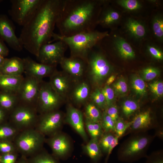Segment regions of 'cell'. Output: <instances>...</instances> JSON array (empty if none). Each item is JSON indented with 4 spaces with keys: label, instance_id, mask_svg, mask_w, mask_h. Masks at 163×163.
<instances>
[{
    "label": "cell",
    "instance_id": "44",
    "mask_svg": "<svg viewBox=\"0 0 163 163\" xmlns=\"http://www.w3.org/2000/svg\"><path fill=\"white\" fill-rule=\"evenodd\" d=\"M18 155L15 152L3 154L1 157V163H16Z\"/></svg>",
    "mask_w": 163,
    "mask_h": 163
},
{
    "label": "cell",
    "instance_id": "14",
    "mask_svg": "<svg viewBox=\"0 0 163 163\" xmlns=\"http://www.w3.org/2000/svg\"><path fill=\"white\" fill-rule=\"evenodd\" d=\"M59 64L64 72L70 77L76 79L82 76L87 66V62L85 60L72 56L64 57Z\"/></svg>",
    "mask_w": 163,
    "mask_h": 163
},
{
    "label": "cell",
    "instance_id": "34",
    "mask_svg": "<svg viewBox=\"0 0 163 163\" xmlns=\"http://www.w3.org/2000/svg\"><path fill=\"white\" fill-rule=\"evenodd\" d=\"M138 108V105L135 101L127 100L123 103L122 106V111L125 115L126 117L130 116Z\"/></svg>",
    "mask_w": 163,
    "mask_h": 163
},
{
    "label": "cell",
    "instance_id": "13",
    "mask_svg": "<svg viewBox=\"0 0 163 163\" xmlns=\"http://www.w3.org/2000/svg\"><path fill=\"white\" fill-rule=\"evenodd\" d=\"M24 72L26 75L32 77L40 80L50 76L56 69L55 66L37 62L29 57L23 59Z\"/></svg>",
    "mask_w": 163,
    "mask_h": 163
},
{
    "label": "cell",
    "instance_id": "19",
    "mask_svg": "<svg viewBox=\"0 0 163 163\" xmlns=\"http://www.w3.org/2000/svg\"><path fill=\"white\" fill-rule=\"evenodd\" d=\"M24 77L0 74V90L16 93Z\"/></svg>",
    "mask_w": 163,
    "mask_h": 163
},
{
    "label": "cell",
    "instance_id": "40",
    "mask_svg": "<svg viewBox=\"0 0 163 163\" xmlns=\"http://www.w3.org/2000/svg\"><path fill=\"white\" fill-rule=\"evenodd\" d=\"M118 2L122 7L129 10H136L141 6L139 2L136 0H122Z\"/></svg>",
    "mask_w": 163,
    "mask_h": 163
},
{
    "label": "cell",
    "instance_id": "31",
    "mask_svg": "<svg viewBox=\"0 0 163 163\" xmlns=\"http://www.w3.org/2000/svg\"><path fill=\"white\" fill-rule=\"evenodd\" d=\"M86 120V128L91 138L97 139L102 133V127L101 124L98 123Z\"/></svg>",
    "mask_w": 163,
    "mask_h": 163
},
{
    "label": "cell",
    "instance_id": "37",
    "mask_svg": "<svg viewBox=\"0 0 163 163\" xmlns=\"http://www.w3.org/2000/svg\"><path fill=\"white\" fill-rule=\"evenodd\" d=\"M153 29L155 35L160 38L163 36V21L161 18H157L154 20Z\"/></svg>",
    "mask_w": 163,
    "mask_h": 163
},
{
    "label": "cell",
    "instance_id": "30",
    "mask_svg": "<svg viewBox=\"0 0 163 163\" xmlns=\"http://www.w3.org/2000/svg\"><path fill=\"white\" fill-rule=\"evenodd\" d=\"M29 163H59L52 156L40 151L27 160Z\"/></svg>",
    "mask_w": 163,
    "mask_h": 163
},
{
    "label": "cell",
    "instance_id": "16",
    "mask_svg": "<svg viewBox=\"0 0 163 163\" xmlns=\"http://www.w3.org/2000/svg\"><path fill=\"white\" fill-rule=\"evenodd\" d=\"M66 119L68 123L85 141L88 137L85 129L82 113L81 111L73 106L67 107Z\"/></svg>",
    "mask_w": 163,
    "mask_h": 163
},
{
    "label": "cell",
    "instance_id": "5",
    "mask_svg": "<svg viewBox=\"0 0 163 163\" xmlns=\"http://www.w3.org/2000/svg\"><path fill=\"white\" fill-rule=\"evenodd\" d=\"M43 0H11L9 11L12 19L23 27L33 17Z\"/></svg>",
    "mask_w": 163,
    "mask_h": 163
},
{
    "label": "cell",
    "instance_id": "42",
    "mask_svg": "<svg viewBox=\"0 0 163 163\" xmlns=\"http://www.w3.org/2000/svg\"><path fill=\"white\" fill-rule=\"evenodd\" d=\"M159 74V71L157 69L152 67L144 69L142 72L143 78L147 81H150L155 78Z\"/></svg>",
    "mask_w": 163,
    "mask_h": 163
},
{
    "label": "cell",
    "instance_id": "35",
    "mask_svg": "<svg viewBox=\"0 0 163 163\" xmlns=\"http://www.w3.org/2000/svg\"><path fill=\"white\" fill-rule=\"evenodd\" d=\"M115 122L106 113L104 115L101 126L106 132L115 131Z\"/></svg>",
    "mask_w": 163,
    "mask_h": 163
},
{
    "label": "cell",
    "instance_id": "32",
    "mask_svg": "<svg viewBox=\"0 0 163 163\" xmlns=\"http://www.w3.org/2000/svg\"><path fill=\"white\" fill-rule=\"evenodd\" d=\"M132 85L137 94L143 95L146 93L145 84L141 78L137 77L134 78L132 81Z\"/></svg>",
    "mask_w": 163,
    "mask_h": 163
},
{
    "label": "cell",
    "instance_id": "20",
    "mask_svg": "<svg viewBox=\"0 0 163 163\" xmlns=\"http://www.w3.org/2000/svg\"><path fill=\"white\" fill-rule=\"evenodd\" d=\"M148 142V139L145 137L135 138L129 142L124 149L123 154L125 156L135 155L142 151Z\"/></svg>",
    "mask_w": 163,
    "mask_h": 163
},
{
    "label": "cell",
    "instance_id": "43",
    "mask_svg": "<svg viewBox=\"0 0 163 163\" xmlns=\"http://www.w3.org/2000/svg\"><path fill=\"white\" fill-rule=\"evenodd\" d=\"M151 91L158 97L163 95V83L162 82L157 81L149 85Z\"/></svg>",
    "mask_w": 163,
    "mask_h": 163
},
{
    "label": "cell",
    "instance_id": "49",
    "mask_svg": "<svg viewBox=\"0 0 163 163\" xmlns=\"http://www.w3.org/2000/svg\"><path fill=\"white\" fill-rule=\"evenodd\" d=\"M118 138L119 137L116 136H114V138L113 139L107 152V157H109L113 149L118 144Z\"/></svg>",
    "mask_w": 163,
    "mask_h": 163
},
{
    "label": "cell",
    "instance_id": "17",
    "mask_svg": "<svg viewBox=\"0 0 163 163\" xmlns=\"http://www.w3.org/2000/svg\"><path fill=\"white\" fill-rule=\"evenodd\" d=\"M24 72V62L23 59L14 56L5 58L0 67V74L5 75L18 76L22 75Z\"/></svg>",
    "mask_w": 163,
    "mask_h": 163
},
{
    "label": "cell",
    "instance_id": "36",
    "mask_svg": "<svg viewBox=\"0 0 163 163\" xmlns=\"http://www.w3.org/2000/svg\"><path fill=\"white\" fill-rule=\"evenodd\" d=\"M114 136L112 134L108 133L105 135L101 139L99 142V145L103 152H107L111 142Z\"/></svg>",
    "mask_w": 163,
    "mask_h": 163
},
{
    "label": "cell",
    "instance_id": "45",
    "mask_svg": "<svg viewBox=\"0 0 163 163\" xmlns=\"http://www.w3.org/2000/svg\"><path fill=\"white\" fill-rule=\"evenodd\" d=\"M113 86L117 92L120 93H124L127 91V85L123 79H120L113 85Z\"/></svg>",
    "mask_w": 163,
    "mask_h": 163
},
{
    "label": "cell",
    "instance_id": "29",
    "mask_svg": "<svg viewBox=\"0 0 163 163\" xmlns=\"http://www.w3.org/2000/svg\"><path fill=\"white\" fill-rule=\"evenodd\" d=\"M86 120L90 122L98 123L101 119L100 110L94 103H89L85 108Z\"/></svg>",
    "mask_w": 163,
    "mask_h": 163
},
{
    "label": "cell",
    "instance_id": "55",
    "mask_svg": "<svg viewBox=\"0 0 163 163\" xmlns=\"http://www.w3.org/2000/svg\"><path fill=\"white\" fill-rule=\"evenodd\" d=\"M1 156L0 155V163H1Z\"/></svg>",
    "mask_w": 163,
    "mask_h": 163
},
{
    "label": "cell",
    "instance_id": "8",
    "mask_svg": "<svg viewBox=\"0 0 163 163\" xmlns=\"http://www.w3.org/2000/svg\"><path fill=\"white\" fill-rule=\"evenodd\" d=\"M43 80L27 75L24 77L16 93L19 104L36 109L40 85Z\"/></svg>",
    "mask_w": 163,
    "mask_h": 163
},
{
    "label": "cell",
    "instance_id": "11",
    "mask_svg": "<svg viewBox=\"0 0 163 163\" xmlns=\"http://www.w3.org/2000/svg\"><path fill=\"white\" fill-rule=\"evenodd\" d=\"M63 118L62 113L57 110L40 114L36 129L44 135L53 134L61 126Z\"/></svg>",
    "mask_w": 163,
    "mask_h": 163
},
{
    "label": "cell",
    "instance_id": "53",
    "mask_svg": "<svg viewBox=\"0 0 163 163\" xmlns=\"http://www.w3.org/2000/svg\"><path fill=\"white\" fill-rule=\"evenodd\" d=\"M5 58L0 55V67L3 63Z\"/></svg>",
    "mask_w": 163,
    "mask_h": 163
},
{
    "label": "cell",
    "instance_id": "48",
    "mask_svg": "<svg viewBox=\"0 0 163 163\" xmlns=\"http://www.w3.org/2000/svg\"><path fill=\"white\" fill-rule=\"evenodd\" d=\"M3 41L0 39V55L5 58L8 55L9 50Z\"/></svg>",
    "mask_w": 163,
    "mask_h": 163
},
{
    "label": "cell",
    "instance_id": "7",
    "mask_svg": "<svg viewBox=\"0 0 163 163\" xmlns=\"http://www.w3.org/2000/svg\"><path fill=\"white\" fill-rule=\"evenodd\" d=\"M63 99L53 89L49 82H41L36 106L40 114L57 110Z\"/></svg>",
    "mask_w": 163,
    "mask_h": 163
},
{
    "label": "cell",
    "instance_id": "2",
    "mask_svg": "<svg viewBox=\"0 0 163 163\" xmlns=\"http://www.w3.org/2000/svg\"><path fill=\"white\" fill-rule=\"evenodd\" d=\"M101 2L94 0H65L56 23L59 35L69 37L94 30L98 23V7Z\"/></svg>",
    "mask_w": 163,
    "mask_h": 163
},
{
    "label": "cell",
    "instance_id": "12",
    "mask_svg": "<svg viewBox=\"0 0 163 163\" xmlns=\"http://www.w3.org/2000/svg\"><path fill=\"white\" fill-rule=\"evenodd\" d=\"M0 39L5 41L13 50L21 51L23 48L19 37L16 35L12 22L6 16L0 15Z\"/></svg>",
    "mask_w": 163,
    "mask_h": 163
},
{
    "label": "cell",
    "instance_id": "25",
    "mask_svg": "<svg viewBox=\"0 0 163 163\" xmlns=\"http://www.w3.org/2000/svg\"><path fill=\"white\" fill-rule=\"evenodd\" d=\"M116 45L120 54L123 58L132 59L135 57V54L131 46L123 39H117Z\"/></svg>",
    "mask_w": 163,
    "mask_h": 163
},
{
    "label": "cell",
    "instance_id": "3",
    "mask_svg": "<svg viewBox=\"0 0 163 163\" xmlns=\"http://www.w3.org/2000/svg\"><path fill=\"white\" fill-rule=\"evenodd\" d=\"M108 35L107 32H101L93 30L78 34L69 37H63L54 33L51 42L61 40L70 49L71 56L81 58L86 62L88 57L96 44Z\"/></svg>",
    "mask_w": 163,
    "mask_h": 163
},
{
    "label": "cell",
    "instance_id": "33",
    "mask_svg": "<svg viewBox=\"0 0 163 163\" xmlns=\"http://www.w3.org/2000/svg\"><path fill=\"white\" fill-rule=\"evenodd\" d=\"M90 96L94 103L99 107L103 108L106 106L104 96L99 89H96Z\"/></svg>",
    "mask_w": 163,
    "mask_h": 163
},
{
    "label": "cell",
    "instance_id": "39",
    "mask_svg": "<svg viewBox=\"0 0 163 163\" xmlns=\"http://www.w3.org/2000/svg\"><path fill=\"white\" fill-rule=\"evenodd\" d=\"M16 149L11 141L0 140V152L3 154L15 152Z\"/></svg>",
    "mask_w": 163,
    "mask_h": 163
},
{
    "label": "cell",
    "instance_id": "51",
    "mask_svg": "<svg viewBox=\"0 0 163 163\" xmlns=\"http://www.w3.org/2000/svg\"><path fill=\"white\" fill-rule=\"evenodd\" d=\"M115 79V76L114 75L110 76L107 79L106 81V85H109L112 84L114 81Z\"/></svg>",
    "mask_w": 163,
    "mask_h": 163
},
{
    "label": "cell",
    "instance_id": "47",
    "mask_svg": "<svg viewBox=\"0 0 163 163\" xmlns=\"http://www.w3.org/2000/svg\"><path fill=\"white\" fill-rule=\"evenodd\" d=\"M148 50L150 53L155 58L162 60L163 58V54L162 52L155 47L149 46Z\"/></svg>",
    "mask_w": 163,
    "mask_h": 163
},
{
    "label": "cell",
    "instance_id": "54",
    "mask_svg": "<svg viewBox=\"0 0 163 163\" xmlns=\"http://www.w3.org/2000/svg\"><path fill=\"white\" fill-rule=\"evenodd\" d=\"M154 163H163V162L161 160L155 161Z\"/></svg>",
    "mask_w": 163,
    "mask_h": 163
},
{
    "label": "cell",
    "instance_id": "22",
    "mask_svg": "<svg viewBox=\"0 0 163 163\" xmlns=\"http://www.w3.org/2000/svg\"><path fill=\"white\" fill-rule=\"evenodd\" d=\"M0 91V107L11 113L19 104L16 93Z\"/></svg>",
    "mask_w": 163,
    "mask_h": 163
},
{
    "label": "cell",
    "instance_id": "23",
    "mask_svg": "<svg viewBox=\"0 0 163 163\" xmlns=\"http://www.w3.org/2000/svg\"><path fill=\"white\" fill-rule=\"evenodd\" d=\"M151 123L150 112L145 111L140 113L132 121V128L134 129L145 128L149 127Z\"/></svg>",
    "mask_w": 163,
    "mask_h": 163
},
{
    "label": "cell",
    "instance_id": "10",
    "mask_svg": "<svg viewBox=\"0 0 163 163\" xmlns=\"http://www.w3.org/2000/svg\"><path fill=\"white\" fill-rule=\"evenodd\" d=\"M37 113L34 108L19 104L10 113L12 123L19 130L32 128L37 121Z\"/></svg>",
    "mask_w": 163,
    "mask_h": 163
},
{
    "label": "cell",
    "instance_id": "18",
    "mask_svg": "<svg viewBox=\"0 0 163 163\" xmlns=\"http://www.w3.org/2000/svg\"><path fill=\"white\" fill-rule=\"evenodd\" d=\"M48 142L54 155L62 158L69 152L70 148L68 140L62 134H55L48 140Z\"/></svg>",
    "mask_w": 163,
    "mask_h": 163
},
{
    "label": "cell",
    "instance_id": "52",
    "mask_svg": "<svg viewBox=\"0 0 163 163\" xmlns=\"http://www.w3.org/2000/svg\"><path fill=\"white\" fill-rule=\"evenodd\" d=\"M23 156L18 161H17L16 163H29L27 160Z\"/></svg>",
    "mask_w": 163,
    "mask_h": 163
},
{
    "label": "cell",
    "instance_id": "4",
    "mask_svg": "<svg viewBox=\"0 0 163 163\" xmlns=\"http://www.w3.org/2000/svg\"><path fill=\"white\" fill-rule=\"evenodd\" d=\"M44 135L32 128L22 130L17 135L14 145L24 157L40 152L44 141Z\"/></svg>",
    "mask_w": 163,
    "mask_h": 163
},
{
    "label": "cell",
    "instance_id": "15",
    "mask_svg": "<svg viewBox=\"0 0 163 163\" xmlns=\"http://www.w3.org/2000/svg\"><path fill=\"white\" fill-rule=\"evenodd\" d=\"M64 72L56 69L50 76L49 82L53 89L63 99L69 92L71 82L69 77Z\"/></svg>",
    "mask_w": 163,
    "mask_h": 163
},
{
    "label": "cell",
    "instance_id": "21",
    "mask_svg": "<svg viewBox=\"0 0 163 163\" xmlns=\"http://www.w3.org/2000/svg\"><path fill=\"white\" fill-rule=\"evenodd\" d=\"M90 95V88L85 82H82L77 84L72 93V98L76 103L81 104L85 102Z\"/></svg>",
    "mask_w": 163,
    "mask_h": 163
},
{
    "label": "cell",
    "instance_id": "50",
    "mask_svg": "<svg viewBox=\"0 0 163 163\" xmlns=\"http://www.w3.org/2000/svg\"><path fill=\"white\" fill-rule=\"evenodd\" d=\"M5 116V111L0 107V123L4 120Z\"/></svg>",
    "mask_w": 163,
    "mask_h": 163
},
{
    "label": "cell",
    "instance_id": "38",
    "mask_svg": "<svg viewBox=\"0 0 163 163\" xmlns=\"http://www.w3.org/2000/svg\"><path fill=\"white\" fill-rule=\"evenodd\" d=\"M101 91L105 97L106 106H109L111 104L114 98L113 90L109 85H106Z\"/></svg>",
    "mask_w": 163,
    "mask_h": 163
},
{
    "label": "cell",
    "instance_id": "28",
    "mask_svg": "<svg viewBox=\"0 0 163 163\" xmlns=\"http://www.w3.org/2000/svg\"><path fill=\"white\" fill-rule=\"evenodd\" d=\"M126 27L129 32L136 37H142L145 34V27L135 20L132 19L129 20L126 24Z\"/></svg>",
    "mask_w": 163,
    "mask_h": 163
},
{
    "label": "cell",
    "instance_id": "41",
    "mask_svg": "<svg viewBox=\"0 0 163 163\" xmlns=\"http://www.w3.org/2000/svg\"><path fill=\"white\" fill-rule=\"evenodd\" d=\"M131 124L132 122L125 123L121 120L117 121L115 125V131L117 133V136L119 138L121 136Z\"/></svg>",
    "mask_w": 163,
    "mask_h": 163
},
{
    "label": "cell",
    "instance_id": "24",
    "mask_svg": "<svg viewBox=\"0 0 163 163\" xmlns=\"http://www.w3.org/2000/svg\"><path fill=\"white\" fill-rule=\"evenodd\" d=\"M85 152L91 159L97 161L101 156V149L97 138H91L85 146Z\"/></svg>",
    "mask_w": 163,
    "mask_h": 163
},
{
    "label": "cell",
    "instance_id": "46",
    "mask_svg": "<svg viewBox=\"0 0 163 163\" xmlns=\"http://www.w3.org/2000/svg\"><path fill=\"white\" fill-rule=\"evenodd\" d=\"M116 123L118 119V110L117 107L114 106L108 107L106 113Z\"/></svg>",
    "mask_w": 163,
    "mask_h": 163
},
{
    "label": "cell",
    "instance_id": "56",
    "mask_svg": "<svg viewBox=\"0 0 163 163\" xmlns=\"http://www.w3.org/2000/svg\"><path fill=\"white\" fill-rule=\"evenodd\" d=\"M2 1V0H0V3Z\"/></svg>",
    "mask_w": 163,
    "mask_h": 163
},
{
    "label": "cell",
    "instance_id": "9",
    "mask_svg": "<svg viewBox=\"0 0 163 163\" xmlns=\"http://www.w3.org/2000/svg\"><path fill=\"white\" fill-rule=\"evenodd\" d=\"M68 47L61 40L45 44L40 47L37 59L40 63L56 66L65 57L64 54Z\"/></svg>",
    "mask_w": 163,
    "mask_h": 163
},
{
    "label": "cell",
    "instance_id": "26",
    "mask_svg": "<svg viewBox=\"0 0 163 163\" xmlns=\"http://www.w3.org/2000/svg\"><path fill=\"white\" fill-rule=\"evenodd\" d=\"M19 131L12 124L0 125V140L10 141L14 139Z\"/></svg>",
    "mask_w": 163,
    "mask_h": 163
},
{
    "label": "cell",
    "instance_id": "6",
    "mask_svg": "<svg viewBox=\"0 0 163 163\" xmlns=\"http://www.w3.org/2000/svg\"><path fill=\"white\" fill-rule=\"evenodd\" d=\"M86 70L89 79L94 84H99L110 72L111 66L102 54L94 52L92 50L87 60Z\"/></svg>",
    "mask_w": 163,
    "mask_h": 163
},
{
    "label": "cell",
    "instance_id": "1",
    "mask_svg": "<svg viewBox=\"0 0 163 163\" xmlns=\"http://www.w3.org/2000/svg\"><path fill=\"white\" fill-rule=\"evenodd\" d=\"M65 0H43L19 39L23 47L37 57L40 47L49 43Z\"/></svg>",
    "mask_w": 163,
    "mask_h": 163
},
{
    "label": "cell",
    "instance_id": "27",
    "mask_svg": "<svg viewBox=\"0 0 163 163\" xmlns=\"http://www.w3.org/2000/svg\"><path fill=\"white\" fill-rule=\"evenodd\" d=\"M119 17L120 15L118 12L107 9L103 12L101 16L99 18L98 23L103 26H109L118 20Z\"/></svg>",
    "mask_w": 163,
    "mask_h": 163
}]
</instances>
